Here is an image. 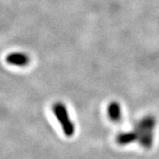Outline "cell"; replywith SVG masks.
I'll return each mask as SVG.
<instances>
[{
  "mask_svg": "<svg viewBox=\"0 0 159 159\" xmlns=\"http://www.w3.org/2000/svg\"><path fill=\"white\" fill-rule=\"evenodd\" d=\"M157 120L152 115H147L138 121L134 130L138 134V142L142 148L149 149L154 142V129L156 127Z\"/></svg>",
  "mask_w": 159,
  "mask_h": 159,
  "instance_id": "1",
  "label": "cell"
},
{
  "mask_svg": "<svg viewBox=\"0 0 159 159\" xmlns=\"http://www.w3.org/2000/svg\"><path fill=\"white\" fill-rule=\"evenodd\" d=\"M53 113L62 126L63 132L66 136H73L75 131L73 121L70 119L67 109L62 102H56L53 105Z\"/></svg>",
  "mask_w": 159,
  "mask_h": 159,
  "instance_id": "2",
  "label": "cell"
},
{
  "mask_svg": "<svg viewBox=\"0 0 159 159\" xmlns=\"http://www.w3.org/2000/svg\"><path fill=\"white\" fill-rule=\"evenodd\" d=\"M108 115L110 119L114 122H119L121 119L122 111H121V106L118 102H111L108 106Z\"/></svg>",
  "mask_w": 159,
  "mask_h": 159,
  "instance_id": "5",
  "label": "cell"
},
{
  "mask_svg": "<svg viewBox=\"0 0 159 159\" xmlns=\"http://www.w3.org/2000/svg\"><path fill=\"white\" fill-rule=\"evenodd\" d=\"M6 60L8 64L12 65V66H26L29 64V56L20 52L9 54L6 57Z\"/></svg>",
  "mask_w": 159,
  "mask_h": 159,
  "instance_id": "3",
  "label": "cell"
},
{
  "mask_svg": "<svg viewBox=\"0 0 159 159\" xmlns=\"http://www.w3.org/2000/svg\"><path fill=\"white\" fill-rule=\"evenodd\" d=\"M138 138L139 137H138L136 132L134 129H132L129 132L120 133L116 138V141L119 145L125 146V145H128V144L133 143V142H138Z\"/></svg>",
  "mask_w": 159,
  "mask_h": 159,
  "instance_id": "4",
  "label": "cell"
}]
</instances>
